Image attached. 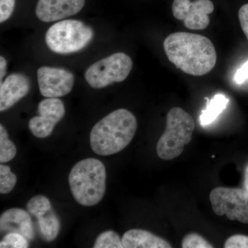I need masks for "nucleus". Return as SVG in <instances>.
Masks as SVG:
<instances>
[{
	"instance_id": "6ab92c4d",
	"label": "nucleus",
	"mask_w": 248,
	"mask_h": 248,
	"mask_svg": "<svg viewBox=\"0 0 248 248\" xmlns=\"http://www.w3.org/2000/svg\"><path fill=\"white\" fill-rule=\"evenodd\" d=\"M94 248H124L122 239L115 232L108 231L101 233L94 243Z\"/></svg>"
},
{
	"instance_id": "412c9836",
	"label": "nucleus",
	"mask_w": 248,
	"mask_h": 248,
	"mask_svg": "<svg viewBox=\"0 0 248 248\" xmlns=\"http://www.w3.org/2000/svg\"><path fill=\"white\" fill-rule=\"evenodd\" d=\"M29 246L27 238L17 232L7 233L0 242L1 248H27Z\"/></svg>"
},
{
	"instance_id": "7ed1b4c3",
	"label": "nucleus",
	"mask_w": 248,
	"mask_h": 248,
	"mask_svg": "<svg viewBox=\"0 0 248 248\" xmlns=\"http://www.w3.org/2000/svg\"><path fill=\"white\" fill-rule=\"evenodd\" d=\"M70 188L75 200L83 206L99 203L107 188V170L102 161L87 158L77 163L68 176Z\"/></svg>"
},
{
	"instance_id": "39448f33",
	"label": "nucleus",
	"mask_w": 248,
	"mask_h": 248,
	"mask_svg": "<svg viewBox=\"0 0 248 248\" xmlns=\"http://www.w3.org/2000/svg\"><path fill=\"white\" fill-rule=\"evenodd\" d=\"M93 37V31L81 21L66 19L55 23L46 34V42L54 53H76L84 48Z\"/></svg>"
},
{
	"instance_id": "4be33fe9",
	"label": "nucleus",
	"mask_w": 248,
	"mask_h": 248,
	"mask_svg": "<svg viewBox=\"0 0 248 248\" xmlns=\"http://www.w3.org/2000/svg\"><path fill=\"white\" fill-rule=\"evenodd\" d=\"M183 248H213V245L197 233H190L184 236L182 241Z\"/></svg>"
},
{
	"instance_id": "5701e85b",
	"label": "nucleus",
	"mask_w": 248,
	"mask_h": 248,
	"mask_svg": "<svg viewBox=\"0 0 248 248\" xmlns=\"http://www.w3.org/2000/svg\"><path fill=\"white\" fill-rule=\"evenodd\" d=\"M226 248H248V236L235 234L228 238L225 242Z\"/></svg>"
},
{
	"instance_id": "393cba45",
	"label": "nucleus",
	"mask_w": 248,
	"mask_h": 248,
	"mask_svg": "<svg viewBox=\"0 0 248 248\" xmlns=\"http://www.w3.org/2000/svg\"><path fill=\"white\" fill-rule=\"evenodd\" d=\"M240 24L248 40V4L241 6L239 11Z\"/></svg>"
},
{
	"instance_id": "cd10ccee",
	"label": "nucleus",
	"mask_w": 248,
	"mask_h": 248,
	"mask_svg": "<svg viewBox=\"0 0 248 248\" xmlns=\"http://www.w3.org/2000/svg\"><path fill=\"white\" fill-rule=\"evenodd\" d=\"M244 187L245 190L248 192V165L246 167V170H245Z\"/></svg>"
},
{
	"instance_id": "1a4fd4ad",
	"label": "nucleus",
	"mask_w": 248,
	"mask_h": 248,
	"mask_svg": "<svg viewBox=\"0 0 248 248\" xmlns=\"http://www.w3.org/2000/svg\"><path fill=\"white\" fill-rule=\"evenodd\" d=\"M37 110L40 115L31 119L29 129L36 138H48L64 116V105L58 98H46L40 102Z\"/></svg>"
},
{
	"instance_id": "2eb2a0df",
	"label": "nucleus",
	"mask_w": 248,
	"mask_h": 248,
	"mask_svg": "<svg viewBox=\"0 0 248 248\" xmlns=\"http://www.w3.org/2000/svg\"><path fill=\"white\" fill-rule=\"evenodd\" d=\"M37 226L41 237L45 241L50 242L58 237L61 223L58 215L51 209L43 216L37 218Z\"/></svg>"
},
{
	"instance_id": "0eeeda50",
	"label": "nucleus",
	"mask_w": 248,
	"mask_h": 248,
	"mask_svg": "<svg viewBox=\"0 0 248 248\" xmlns=\"http://www.w3.org/2000/svg\"><path fill=\"white\" fill-rule=\"evenodd\" d=\"M214 213L231 221L248 224V192L244 189L218 187L210 194Z\"/></svg>"
},
{
	"instance_id": "aec40b11",
	"label": "nucleus",
	"mask_w": 248,
	"mask_h": 248,
	"mask_svg": "<svg viewBox=\"0 0 248 248\" xmlns=\"http://www.w3.org/2000/svg\"><path fill=\"white\" fill-rule=\"evenodd\" d=\"M17 181V177L11 172L9 166L0 165V193L5 195L11 192L14 190Z\"/></svg>"
},
{
	"instance_id": "b1692460",
	"label": "nucleus",
	"mask_w": 248,
	"mask_h": 248,
	"mask_svg": "<svg viewBox=\"0 0 248 248\" xmlns=\"http://www.w3.org/2000/svg\"><path fill=\"white\" fill-rule=\"evenodd\" d=\"M16 0H0V22L7 20L15 9Z\"/></svg>"
},
{
	"instance_id": "423d86ee",
	"label": "nucleus",
	"mask_w": 248,
	"mask_h": 248,
	"mask_svg": "<svg viewBox=\"0 0 248 248\" xmlns=\"http://www.w3.org/2000/svg\"><path fill=\"white\" fill-rule=\"evenodd\" d=\"M133 61L128 55L116 53L102 59L89 67L85 79L94 89H103L115 82H122L130 74Z\"/></svg>"
},
{
	"instance_id": "4468645a",
	"label": "nucleus",
	"mask_w": 248,
	"mask_h": 248,
	"mask_svg": "<svg viewBox=\"0 0 248 248\" xmlns=\"http://www.w3.org/2000/svg\"><path fill=\"white\" fill-rule=\"evenodd\" d=\"M124 248H171L166 240L144 230L132 229L122 237Z\"/></svg>"
},
{
	"instance_id": "9b49d317",
	"label": "nucleus",
	"mask_w": 248,
	"mask_h": 248,
	"mask_svg": "<svg viewBox=\"0 0 248 248\" xmlns=\"http://www.w3.org/2000/svg\"><path fill=\"white\" fill-rule=\"evenodd\" d=\"M84 4L85 0H39L36 16L42 22H55L75 16Z\"/></svg>"
},
{
	"instance_id": "f3484780",
	"label": "nucleus",
	"mask_w": 248,
	"mask_h": 248,
	"mask_svg": "<svg viewBox=\"0 0 248 248\" xmlns=\"http://www.w3.org/2000/svg\"><path fill=\"white\" fill-rule=\"evenodd\" d=\"M17 148L9 139V135L2 124L0 125V162H9L14 159Z\"/></svg>"
},
{
	"instance_id": "9d476101",
	"label": "nucleus",
	"mask_w": 248,
	"mask_h": 248,
	"mask_svg": "<svg viewBox=\"0 0 248 248\" xmlns=\"http://www.w3.org/2000/svg\"><path fill=\"white\" fill-rule=\"evenodd\" d=\"M41 94L46 98H58L71 93L74 85L73 73L63 68L41 67L37 72Z\"/></svg>"
},
{
	"instance_id": "f8f14e48",
	"label": "nucleus",
	"mask_w": 248,
	"mask_h": 248,
	"mask_svg": "<svg viewBox=\"0 0 248 248\" xmlns=\"http://www.w3.org/2000/svg\"><path fill=\"white\" fill-rule=\"evenodd\" d=\"M29 78L21 73L10 75L0 85V110H7L25 97L30 91Z\"/></svg>"
},
{
	"instance_id": "a211bd4d",
	"label": "nucleus",
	"mask_w": 248,
	"mask_h": 248,
	"mask_svg": "<svg viewBox=\"0 0 248 248\" xmlns=\"http://www.w3.org/2000/svg\"><path fill=\"white\" fill-rule=\"evenodd\" d=\"M28 212L31 215L39 218L51 210L50 200L44 195H37L32 197L27 204Z\"/></svg>"
},
{
	"instance_id": "ddd939ff",
	"label": "nucleus",
	"mask_w": 248,
	"mask_h": 248,
	"mask_svg": "<svg viewBox=\"0 0 248 248\" xmlns=\"http://www.w3.org/2000/svg\"><path fill=\"white\" fill-rule=\"evenodd\" d=\"M31 214L21 208H11L6 210L0 217L1 232H17L28 240L35 238V231L31 220Z\"/></svg>"
},
{
	"instance_id": "dca6fc26",
	"label": "nucleus",
	"mask_w": 248,
	"mask_h": 248,
	"mask_svg": "<svg viewBox=\"0 0 248 248\" xmlns=\"http://www.w3.org/2000/svg\"><path fill=\"white\" fill-rule=\"evenodd\" d=\"M205 99L207 100L206 108L202 110L200 119V123L203 126L215 122L229 103V99L222 94H216L211 100H209L207 97Z\"/></svg>"
},
{
	"instance_id": "f03ea898",
	"label": "nucleus",
	"mask_w": 248,
	"mask_h": 248,
	"mask_svg": "<svg viewBox=\"0 0 248 248\" xmlns=\"http://www.w3.org/2000/svg\"><path fill=\"white\" fill-rule=\"evenodd\" d=\"M136 117L126 109L120 108L106 116L93 126L90 143L94 153L110 156L130 144L136 133Z\"/></svg>"
},
{
	"instance_id": "20e7f679",
	"label": "nucleus",
	"mask_w": 248,
	"mask_h": 248,
	"mask_svg": "<svg viewBox=\"0 0 248 248\" xmlns=\"http://www.w3.org/2000/svg\"><path fill=\"white\" fill-rule=\"evenodd\" d=\"M166 127L156 145V153L161 159L172 160L180 156L186 145L192 140L195 123L190 114L179 107L168 112Z\"/></svg>"
},
{
	"instance_id": "a878e982",
	"label": "nucleus",
	"mask_w": 248,
	"mask_h": 248,
	"mask_svg": "<svg viewBox=\"0 0 248 248\" xmlns=\"http://www.w3.org/2000/svg\"><path fill=\"white\" fill-rule=\"evenodd\" d=\"M248 79V61L236 71L234 80L238 84H241Z\"/></svg>"
},
{
	"instance_id": "f257e3e1",
	"label": "nucleus",
	"mask_w": 248,
	"mask_h": 248,
	"mask_svg": "<svg viewBox=\"0 0 248 248\" xmlns=\"http://www.w3.org/2000/svg\"><path fill=\"white\" fill-rule=\"evenodd\" d=\"M164 48L170 61L186 74L204 76L216 65V50L205 36L175 32L165 39Z\"/></svg>"
},
{
	"instance_id": "bb28decb",
	"label": "nucleus",
	"mask_w": 248,
	"mask_h": 248,
	"mask_svg": "<svg viewBox=\"0 0 248 248\" xmlns=\"http://www.w3.org/2000/svg\"><path fill=\"white\" fill-rule=\"evenodd\" d=\"M6 66H7V62L4 57L1 56L0 58V79L2 80L6 73Z\"/></svg>"
},
{
	"instance_id": "6e6552de",
	"label": "nucleus",
	"mask_w": 248,
	"mask_h": 248,
	"mask_svg": "<svg viewBox=\"0 0 248 248\" xmlns=\"http://www.w3.org/2000/svg\"><path fill=\"white\" fill-rule=\"evenodd\" d=\"M172 14L178 20H182L184 25L191 30H203L210 24L209 15L215 7L210 0H174Z\"/></svg>"
}]
</instances>
